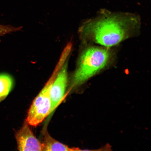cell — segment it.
Segmentation results:
<instances>
[{
  "label": "cell",
  "mask_w": 151,
  "mask_h": 151,
  "mask_svg": "<svg viewBox=\"0 0 151 151\" xmlns=\"http://www.w3.org/2000/svg\"><path fill=\"white\" fill-rule=\"evenodd\" d=\"M140 27V19L136 15L105 13L84 22L79 33L84 44L110 48L134 37Z\"/></svg>",
  "instance_id": "obj_1"
},
{
  "label": "cell",
  "mask_w": 151,
  "mask_h": 151,
  "mask_svg": "<svg viewBox=\"0 0 151 151\" xmlns=\"http://www.w3.org/2000/svg\"><path fill=\"white\" fill-rule=\"evenodd\" d=\"M72 78L71 89L83 84L112 63L114 53L109 47L84 44Z\"/></svg>",
  "instance_id": "obj_2"
},
{
  "label": "cell",
  "mask_w": 151,
  "mask_h": 151,
  "mask_svg": "<svg viewBox=\"0 0 151 151\" xmlns=\"http://www.w3.org/2000/svg\"><path fill=\"white\" fill-rule=\"evenodd\" d=\"M68 56L62 54L51 76L42 90L34 99L28 111L26 122L29 125L37 126L50 114L51 108L50 91L53 83L62 65L67 61Z\"/></svg>",
  "instance_id": "obj_3"
},
{
  "label": "cell",
  "mask_w": 151,
  "mask_h": 151,
  "mask_svg": "<svg viewBox=\"0 0 151 151\" xmlns=\"http://www.w3.org/2000/svg\"><path fill=\"white\" fill-rule=\"evenodd\" d=\"M67 62V60L62 65L52 84L50 91V113L61 103L65 95L68 83Z\"/></svg>",
  "instance_id": "obj_4"
},
{
  "label": "cell",
  "mask_w": 151,
  "mask_h": 151,
  "mask_svg": "<svg viewBox=\"0 0 151 151\" xmlns=\"http://www.w3.org/2000/svg\"><path fill=\"white\" fill-rule=\"evenodd\" d=\"M29 125L26 122L16 134L18 150L20 151H43L42 143L36 137Z\"/></svg>",
  "instance_id": "obj_5"
},
{
  "label": "cell",
  "mask_w": 151,
  "mask_h": 151,
  "mask_svg": "<svg viewBox=\"0 0 151 151\" xmlns=\"http://www.w3.org/2000/svg\"><path fill=\"white\" fill-rule=\"evenodd\" d=\"M43 141L42 142L43 151H74L78 150L75 148H69L62 144L49 134L47 130L43 129Z\"/></svg>",
  "instance_id": "obj_6"
},
{
  "label": "cell",
  "mask_w": 151,
  "mask_h": 151,
  "mask_svg": "<svg viewBox=\"0 0 151 151\" xmlns=\"http://www.w3.org/2000/svg\"><path fill=\"white\" fill-rule=\"evenodd\" d=\"M14 81L10 75L0 74V103L5 99L12 89Z\"/></svg>",
  "instance_id": "obj_7"
},
{
  "label": "cell",
  "mask_w": 151,
  "mask_h": 151,
  "mask_svg": "<svg viewBox=\"0 0 151 151\" xmlns=\"http://www.w3.org/2000/svg\"><path fill=\"white\" fill-rule=\"evenodd\" d=\"M22 28L14 27L10 25H3L0 24V37L7 34L20 31Z\"/></svg>",
  "instance_id": "obj_8"
}]
</instances>
